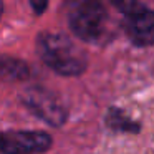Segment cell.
<instances>
[{"instance_id":"6da1fadb","label":"cell","mask_w":154,"mask_h":154,"mask_svg":"<svg viewBox=\"0 0 154 154\" xmlns=\"http://www.w3.org/2000/svg\"><path fill=\"white\" fill-rule=\"evenodd\" d=\"M37 48L40 58L58 75L78 76L88 66L86 51L63 33H42Z\"/></svg>"},{"instance_id":"7a4b0ae2","label":"cell","mask_w":154,"mask_h":154,"mask_svg":"<svg viewBox=\"0 0 154 154\" xmlns=\"http://www.w3.org/2000/svg\"><path fill=\"white\" fill-rule=\"evenodd\" d=\"M68 23L80 40L86 43H98L106 33L108 12L104 5L96 0L76 2L70 8Z\"/></svg>"},{"instance_id":"3957f363","label":"cell","mask_w":154,"mask_h":154,"mask_svg":"<svg viewBox=\"0 0 154 154\" xmlns=\"http://www.w3.org/2000/svg\"><path fill=\"white\" fill-rule=\"evenodd\" d=\"M113 5L123 14V30L128 40L137 48H147L154 45V10L146 4L136 0L113 2Z\"/></svg>"},{"instance_id":"277c9868","label":"cell","mask_w":154,"mask_h":154,"mask_svg":"<svg viewBox=\"0 0 154 154\" xmlns=\"http://www.w3.org/2000/svg\"><path fill=\"white\" fill-rule=\"evenodd\" d=\"M23 101L37 116L47 121L50 126H61L68 118V111L60 98L45 88H28L23 94Z\"/></svg>"},{"instance_id":"5b68a950","label":"cell","mask_w":154,"mask_h":154,"mask_svg":"<svg viewBox=\"0 0 154 154\" xmlns=\"http://www.w3.org/2000/svg\"><path fill=\"white\" fill-rule=\"evenodd\" d=\"M51 146V137L40 131H12L0 134V149L5 154H37Z\"/></svg>"},{"instance_id":"8992f818","label":"cell","mask_w":154,"mask_h":154,"mask_svg":"<svg viewBox=\"0 0 154 154\" xmlns=\"http://www.w3.org/2000/svg\"><path fill=\"white\" fill-rule=\"evenodd\" d=\"M104 123L109 129L116 131V133H131V134H137L141 133L143 124L139 121L133 119L131 116H128L124 113V109L118 106H109L104 116Z\"/></svg>"},{"instance_id":"52a82bcc","label":"cell","mask_w":154,"mask_h":154,"mask_svg":"<svg viewBox=\"0 0 154 154\" xmlns=\"http://www.w3.org/2000/svg\"><path fill=\"white\" fill-rule=\"evenodd\" d=\"M30 70L27 63L18 58L12 57H0V78L7 81H22L27 80Z\"/></svg>"},{"instance_id":"ba28073f","label":"cell","mask_w":154,"mask_h":154,"mask_svg":"<svg viewBox=\"0 0 154 154\" xmlns=\"http://www.w3.org/2000/svg\"><path fill=\"white\" fill-rule=\"evenodd\" d=\"M32 7L35 8V10H37V14H42V10H43V8H47V4H37V2H32Z\"/></svg>"},{"instance_id":"9c48e42d","label":"cell","mask_w":154,"mask_h":154,"mask_svg":"<svg viewBox=\"0 0 154 154\" xmlns=\"http://www.w3.org/2000/svg\"><path fill=\"white\" fill-rule=\"evenodd\" d=\"M2 10H4V5H2V2H0V15H2Z\"/></svg>"},{"instance_id":"30bf717a","label":"cell","mask_w":154,"mask_h":154,"mask_svg":"<svg viewBox=\"0 0 154 154\" xmlns=\"http://www.w3.org/2000/svg\"><path fill=\"white\" fill-rule=\"evenodd\" d=\"M0 154H5V152H2V151H0Z\"/></svg>"}]
</instances>
